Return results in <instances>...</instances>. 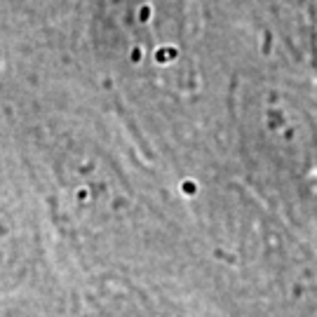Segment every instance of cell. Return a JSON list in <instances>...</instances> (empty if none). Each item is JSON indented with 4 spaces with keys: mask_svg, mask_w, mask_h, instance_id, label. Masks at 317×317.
<instances>
[{
    "mask_svg": "<svg viewBox=\"0 0 317 317\" xmlns=\"http://www.w3.org/2000/svg\"><path fill=\"white\" fill-rule=\"evenodd\" d=\"M19 216V209L0 190V284L19 282L33 258V235Z\"/></svg>",
    "mask_w": 317,
    "mask_h": 317,
    "instance_id": "cell-1",
    "label": "cell"
},
{
    "mask_svg": "<svg viewBox=\"0 0 317 317\" xmlns=\"http://www.w3.org/2000/svg\"><path fill=\"white\" fill-rule=\"evenodd\" d=\"M14 317H38V315H28V313H14Z\"/></svg>",
    "mask_w": 317,
    "mask_h": 317,
    "instance_id": "cell-2",
    "label": "cell"
}]
</instances>
